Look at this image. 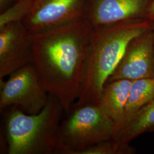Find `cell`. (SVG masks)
Returning a JSON list of instances; mask_svg holds the SVG:
<instances>
[{"mask_svg": "<svg viewBox=\"0 0 154 154\" xmlns=\"http://www.w3.org/2000/svg\"><path fill=\"white\" fill-rule=\"evenodd\" d=\"M153 26L146 19L92 27L86 72L80 95L74 106L97 105L108 79L133 39Z\"/></svg>", "mask_w": 154, "mask_h": 154, "instance_id": "2", "label": "cell"}, {"mask_svg": "<svg viewBox=\"0 0 154 154\" xmlns=\"http://www.w3.org/2000/svg\"><path fill=\"white\" fill-rule=\"evenodd\" d=\"M154 99V78L132 81L122 121L116 132L138 110Z\"/></svg>", "mask_w": 154, "mask_h": 154, "instance_id": "12", "label": "cell"}, {"mask_svg": "<svg viewBox=\"0 0 154 154\" xmlns=\"http://www.w3.org/2000/svg\"><path fill=\"white\" fill-rule=\"evenodd\" d=\"M89 0H33L23 23L32 35L86 19Z\"/></svg>", "mask_w": 154, "mask_h": 154, "instance_id": "6", "label": "cell"}, {"mask_svg": "<svg viewBox=\"0 0 154 154\" xmlns=\"http://www.w3.org/2000/svg\"><path fill=\"white\" fill-rule=\"evenodd\" d=\"M143 78H154L153 26L130 42L107 82L121 79L134 81Z\"/></svg>", "mask_w": 154, "mask_h": 154, "instance_id": "8", "label": "cell"}, {"mask_svg": "<svg viewBox=\"0 0 154 154\" xmlns=\"http://www.w3.org/2000/svg\"><path fill=\"white\" fill-rule=\"evenodd\" d=\"M146 20L154 23V0H151L146 13Z\"/></svg>", "mask_w": 154, "mask_h": 154, "instance_id": "15", "label": "cell"}, {"mask_svg": "<svg viewBox=\"0 0 154 154\" xmlns=\"http://www.w3.org/2000/svg\"><path fill=\"white\" fill-rule=\"evenodd\" d=\"M0 79V110L16 106L26 114L39 113L46 105L49 94L45 88L33 63Z\"/></svg>", "mask_w": 154, "mask_h": 154, "instance_id": "5", "label": "cell"}, {"mask_svg": "<svg viewBox=\"0 0 154 154\" xmlns=\"http://www.w3.org/2000/svg\"><path fill=\"white\" fill-rule=\"evenodd\" d=\"M4 130L8 154H54L58 133L65 111L51 94L44 108L30 115L16 106L8 108Z\"/></svg>", "mask_w": 154, "mask_h": 154, "instance_id": "3", "label": "cell"}, {"mask_svg": "<svg viewBox=\"0 0 154 154\" xmlns=\"http://www.w3.org/2000/svg\"><path fill=\"white\" fill-rule=\"evenodd\" d=\"M11 1H13V2H15L17 0H11Z\"/></svg>", "mask_w": 154, "mask_h": 154, "instance_id": "17", "label": "cell"}, {"mask_svg": "<svg viewBox=\"0 0 154 154\" xmlns=\"http://www.w3.org/2000/svg\"><path fill=\"white\" fill-rule=\"evenodd\" d=\"M132 83L127 79L108 82L102 91L98 104L114 122L116 132L122 121Z\"/></svg>", "mask_w": 154, "mask_h": 154, "instance_id": "10", "label": "cell"}, {"mask_svg": "<svg viewBox=\"0 0 154 154\" xmlns=\"http://www.w3.org/2000/svg\"><path fill=\"white\" fill-rule=\"evenodd\" d=\"M151 0H89L86 20L92 27L146 19Z\"/></svg>", "mask_w": 154, "mask_h": 154, "instance_id": "9", "label": "cell"}, {"mask_svg": "<svg viewBox=\"0 0 154 154\" xmlns=\"http://www.w3.org/2000/svg\"><path fill=\"white\" fill-rule=\"evenodd\" d=\"M154 130V99L138 110L116 132L112 139L117 144L127 147L134 139Z\"/></svg>", "mask_w": 154, "mask_h": 154, "instance_id": "11", "label": "cell"}, {"mask_svg": "<svg viewBox=\"0 0 154 154\" xmlns=\"http://www.w3.org/2000/svg\"><path fill=\"white\" fill-rule=\"evenodd\" d=\"M60 126L54 154H82L112 139L116 124L98 104L74 106Z\"/></svg>", "mask_w": 154, "mask_h": 154, "instance_id": "4", "label": "cell"}, {"mask_svg": "<svg viewBox=\"0 0 154 154\" xmlns=\"http://www.w3.org/2000/svg\"><path fill=\"white\" fill-rule=\"evenodd\" d=\"M33 35L22 22L0 28V79L32 63Z\"/></svg>", "mask_w": 154, "mask_h": 154, "instance_id": "7", "label": "cell"}, {"mask_svg": "<svg viewBox=\"0 0 154 154\" xmlns=\"http://www.w3.org/2000/svg\"><path fill=\"white\" fill-rule=\"evenodd\" d=\"M131 152L132 149L130 146H121L111 139L94 145L84 151L82 154H131Z\"/></svg>", "mask_w": 154, "mask_h": 154, "instance_id": "14", "label": "cell"}, {"mask_svg": "<svg viewBox=\"0 0 154 154\" xmlns=\"http://www.w3.org/2000/svg\"><path fill=\"white\" fill-rule=\"evenodd\" d=\"M92 26L86 19L33 35V62L48 93L67 116L82 88Z\"/></svg>", "mask_w": 154, "mask_h": 154, "instance_id": "1", "label": "cell"}, {"mask_svg": "<svg viewBox=\"0 0 154 154\" xmlns=\"http://www.w3.org/2000/svg\"><path fill=\"white\" fill-rule=\"evenodd\" d=\"M153 33H154V23H153Z\"/></svg>", "mask_w": 154, "mask_h": 154, "instance_id": "16", "label": "cell"}, {"mask_svg": "<svg viewBox=\"0 0 154 154\" xmlns=\"http://www.w3.org/2000/svg\"><path fill=\"white\" fill-rule=\"evenodd\" d=\"M33 0H17L1 13L0 28L11 22H22L30 11Z\"/></svg>", "mask_w": 154, "mask_h": 154, "instance_id": "13", "label": "cell"}]
</instances>
